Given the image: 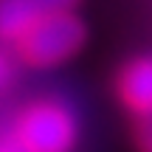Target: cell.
<instances>
[{
	"label": "cell",
	"mask_w": 152,
	"mask_h": 152,
	"mask_svg": "<svg viewBox=\"0 0 152 152\" xmlns=\"http://www.w3.org/2000/svg\"><path fill=\"white\" fill-rule=\"evenodd\" d=\"M113 96L132 121L152 118V54H135L118 65Z\"/></svg>",
	"instance_id": "obj_3"
},
{
	"label": "cell",
	"mask_w": 152,
	"mask_h": 152,
	"mask_svg": "<svg viewBox=\"0 0 152 152\" xmlns=\"http://www.w3.org/2000/svg\"><path fill=\"white\" fill-rule=\"evenodd\" d=\"M87 23L79 11H56L39 17L11 42L20 68L28 71H56L85 51Z\"/></svg>",
	"instance_id": "obj_2"
},
{
	"label": "cell",
	"mask_w": 152,
	"mask_h": 152,
	"mask_svg": "<svg viewBox=\"0 0 152 152\" xmlns=\"http://www.w3.org/2000/svg\"><path fill=\"white\" fill-rule=\"evenodd\" d=\"M17 73H20V62H17L11 45L0 42V96H6V93L14 87Z\"/></svg>",
	"instance_id": "obj_5"
},
{
	"label": "cell",
	"mask_w": 152,
	"mask_h": 152,
	"mask_svg": "<svg viewBox=\"0 0 152 152\" xmlns=\"http://www.w3.org/2000/svg\"><path fill=\"white\" fill-rule=\"evenodd\" d=\"M85 0H0V42L11 45L31 23L56 11H79Z\"/></svg>",
	"instance_id": "obj_4"
},
{
	"label": "cell",
	"mask_w": 152,
	"mask_h": 152,
	"mask_svg": "<svg viewBox=\"0 0 152 152\" xmlns=\"http://www.w3.org/2000/svg\"><path fill=\"white\" fill-rule=\"evenodd\" d=\"M6 135L20 152H73L82 138V124L68 99L42 93L14 110Z\"/></svg>",
	"instance_id": "obj_1"
},
{
	"label": "cell",
	"mask_w": 152,
	"mask_h": 152,
	"mask_svg": "<svg viewBox=\"0 0 152 152\" xmlns=\"http://www.w3.org/2000/svg\"><path fill=\"white\" fill-rule=\"evenodd\" d=\"M132 152H152V118L132 121Z\"/></svg>",
	"instance_id": "obj_6"
}]
</instances>
